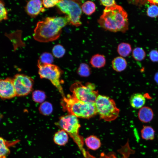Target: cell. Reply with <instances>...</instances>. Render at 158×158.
Returning a JSON list of instances; mask_svg holds the SVG:
<instances>
[{
  "label": "cell",
  "mask_w": 158,
  "mask_h": 158,
  "mask_svg": "<svg viewBox=\"0 0 158 158\" xmlns=\"http://www.w3.org/2000/svg\"><path fill=\"white\" fill-rule=\"evenodd\" d=\"M97 22L103 28L111 32L125 33L128 29V14L121 6L117 4L105 7Z\"/></svg>",
  "instance_id": "1"
},
{
  "label": "cell",
  "mask_w": 158,
  "mask_h": 158,
  "mask_svg": "<svg viewBox=\"0 0 158 158\" xmlns=\"http://www.w3.org/2000/svg\"><path fill=\"white\" fill-rule=\"evenodd\" d=\"M69 23L66 16L47 17L37 23L33 37L36 41L42 42L55 40L60 37L62 28Z\"/></svg>",
  "instance_id": "2"
},
{
  "label": "cell",
  "mask_w": 158,
  "mask_h": 158,
  "mask_svg": "<svg viewBox=\"0 0 158 158\" xmlns=\"http://www.w3.org/2000/svg\"><path fill=\"white\" fill-rule=\"evenodd\" d=\"M62 105L64 110H66L69 114L77 118H89L97 114L95 103L79 100L72 95L63 97Z\"/></svg>",
  "instance_id": "3"
},
{
  "label": "cell",
  "mask_w": 158,
  "mask_h": 158,
  "mask_svg": "<svg viewBox=\"0 0 158 158\" xmlns=\"http://www.w3.org/2000/svg\"><path fill=\"white\" fill-rule=\"evenodd\" d=\"M55 125L61 129L64 130L81 150H83V138L79 133L80 127L78 118L73 115H68L60 117Z\"/></svg>",
  "instance_id": "4"
},
{
  "label": "cell",
  "mask_w": 158,
  "mask_h": 158,
  "mask_svg": "<svg viewBox=\"0 0 158 158\" xmlns=\"http://www.w3.org/2000/svg\"><path fill=\"white\" fill-rule=\"evenodd\" d=\"M95 104L100 118L105 121H112L118 116L120 110L114 100L109 97L99 95Z\"/></svg>",
  "instance_id": "5"
},
{
  "label": "cell",
  "mask_w": 158,
  "mask_h": 158,
  "mask_svg": "<svg viewBox=\"0 0 158 158\" xmlns=\"http://www.w3.org/2000/svg\"><path fill=\"white\" fill-rule=\"evenodd\" d=\"M82 3L78 0H60L56 6L60 11L66 15L69 23L76 27L80 26L82 14Z\"/></svg>",
  "instance_id": "6"
},
{
  "label": "cell",
  "mask_w": 158,
  "mask_h": 158,
  "mask_svg": "<svg viewBox=\"0 0 158 158\" xmlns=\"http://www.w3.org/2000/svg\"><path fill=\"white\" fill-rule=\"evenodd\" d=\"M70 90L72 95L77 99L85 102L95 103L99 95L95 84L89 82L83 85L77 82L71 85Z\"/></svg>",
  "instance_id": "7"
},
{
  "label": "cell",
  "mask_w": 158,
  "mask_h": 158,
  "mask_svg": "<svg viewBox=\"0 0 158 158\" xmlns=\"http://www.w3.org/2000/svg\"><path fill=\"white\" fill-rule=\"evenodd\" d=\"M37 66L40 77L49 80L56 88L63 97L65 96L60 81L61 73L60 68L52 64H42L39 62Z\"/></svg>",
  "instance_id": "8"
},
{
  "label": "cell",
  "mask_w": 158,
  "mask_h": 158,
  "mask_svg": "<svg viewBox=\"0 0 158 158\" xmlns=\"http://www.w3.org/2000/svg\"><path fill=\"white\" fill-rule=\"evenodd\" d=\"M16 96L26 95L32 90L33 79L30 77L21 74L16 75L13 79Z\"/></svg>",
  "instance_id": "9"
},
{
  "label": "cell",
  "mask_w": 158,
  "mask_h": 158,
  "mask_svg": "<svg viewBox=\"0 0 158 158\" xmlns=\"http://www.w3.org/2000/svg\"><path fill=\"white\" fill-rule=\"evenodd\" d=\"M16 96L13 79L7 78L0 79V97L9 99Z\"/></svg>",
  "instance_id": "10"
},
{
  "label": "cell",
  "mask_w": 158,
  "mask_h": 158,
  "mask_svg": "<svg viewBox=\"0 0 158 158\" xmlns=\"http://www.w3.org/2000/svg\"><path fill=\"white\" fill-rule=\"evenodd\" d=\"M42 1L40 0H33L29 1L25 7L27 13L30 16L34 17L38 15L44 10L42 7Z\"/></svg>",
  "instance_id": "11"
},
{
  "label": "cell",
  "mask_w": 158,
  "mask_h": 158,
  "mask_svg": "<svg viewBox=\"0 0 158 158\" xmlns=\"http://www.w3.org/2000/svg\"><path fill=\"white\" fill-rule=\"evenodd\" d=\"M18 140L7 141L0 137V158H7L10 153V147L16 144Z\"/></svg>",
  "instance_id": "12"
},
{
  "label": "cell",
  "mask_w": 158,
  "mask_h": 158,
  "mask_svg": "<svg viewBox=\"0 0 158 158\" xmlns=\"http://www.w3.org/2000/svg\"><path fill=\"white\" fill-rule=\"evenodd\" d=\"M138 118L143 123H147L150 122L154 117L152 110L147 106H143L140 109L138 112Z\"/></svg>",
  "instance_id": "13"
},
{
  "label": "cell",
  "mask_w": 158,
  "mask_h": 158,
  "mask_svg": "<svg viewBox=\"0 0 158 158\" xmlns=\"http://www.w3.org/2000/svg\"><path fill=\"white\" fill-rule=\"evenodd\" d=\"M146 102L144 96L140 93L133 94L130 99L131 106L135 109H140L144 106Z\"/></svg>",
  "instance_id": "14"
},
{
  "label": "cell",
  "mask_w": 158,
  "mask_h": 158,
  "mask_svg": "<svg viewBox=\"0 0 158 158\" xmlns=\"http://www.w3.org/2000/svg\"><path fill=\"white\" fill-rule=\"evenodd\" d=\"M68 135L63 130L61 129L56 132L53 137L54 142L59 146L65 145L68 142Z\"/></svg>",
  "instance_id": "15"
},
{
  "label": "cell",
  "mask_w": 158,
  "mask_h": 158,
  "mask_svg": "<svg viewBox=\"0 0 158 158\" xmlns=\"http://www.w3.org/2000/svg\"><path fill=\"white\" fill-rule=\"evenodd\" d=\"M126 60L121 56H117L112 61V65L113 69L117 72H121L124 70L127 66Z\"/></svg>",
  "instance_id": "16"
},
{
  "label": "cell",
  "mask_w": 158,
  "mask_h": 158,
  "mask_svg": "<svg viewBox=\"0 0 158 158\" xmlns=\"http://www.w3.org/2000/svg\"><path fill=\"white\" fill-rule=\"evenodd\" d=\"M90 63L93 67L100 68L104 67L105 65L106 60L104 56L97 54L94 55L91 57Z\"/></svg>",
  "instance_id": "17"
},
{
  "label": "cell",
  "mask_w": 158,
  "mask_h": 158,
  "mask_svg": "<svg viewBox=\"0 0 158 158\" xmlns=\"http://www.w3.org/2000/svg\"><path fill=\"white\" fill-rule=\"evenodd\" d=\"M86 146L92 150H96L100 148L101 142L100 139L95 136L91 135L87 137L85 140Z\"/></svg>",
  "instance_id": "18"
},
{
  "label": "cell",
  "mask_w": 158,
  "mask_h": 158,
  "mask_svg": "<svg viewBox=\"0 0 158 158\" xmlns=\"http://www.w3.org/2000/svg\"><path fill=\"white\" fill-rule=\"evenodd\" d=\"M142 139L146 140H152L154 138L155 131L151 126H144L141 130Z\"/></svg>",
  "instance_id": "19"
},
{
  "label": "cell",
  "mask_w": 158,
  "mask_h": 158,
  "mask_svg": "<svg viewBox=\"0 0 158 158\" xmlns=\"http://www.w3.org/2000/svg\"><path fill=\"white\" fill-rule=\"evenodd\" d=\"M132 51L130 45L127 43L121 42L117 47V51L122 57H126L129 55Z\"/></svg>",
  "instance_id": "20"
},
{
  "label": "cell",
  "mask_w": 158,
  "mask_h": 158,
  "mask_svg": "<svg viewBox=\"0 0 158 158\" xmlns=\"http://www.w3.org/2000/svg\"><path fill=\"white\" fill-rule=\"evenodd\" d=\"M81 8L83 13L87 15H91L95 12L96 6L94 2L88 1L82 4Z\"/></svg>",
  "instance_id": "21"
},
{
  "label": "cell",
  "mask_w": 158,
  "mask_h": 158,
  "mask_svg": "<svg viewBox=\"0 0 158 158\" xmlns=\"http://www.w3.org/2000/svg\"><path fill=\"white\" fill-rule=\"evenodd\" d=\"M77 73L81 76L86 77L90 75L91 70L87 64L85 63H82L80 64L78 69Z\"/></svg>",
  "instance_id": "22"
},
{
  "label": "cell",
  "mask_w": 158,
  "mask_h": 158,
  "mask_svg": "<svg viewBox=\"0 0 158 158\" xmlns=\"http://www.w3.org/2000/svg\"><path fill=\"white\" fill-rule=\"evenodd\" d=\"M40 113L44 115H49L53 111V107L51 104L49 102H45L41 104L39 108Z\"/></svg>",
  "instance_id": "23"
},
{
  "label": "cell",
  "mask_w": 158,
  "mask_h": 158,
  "mask_svg": "<svg viewBox=\"0 0 158 158\" xmlns=\"http://www.w3.org/2000/svg\"><path fill=\"white\" fill-rule=\"evenodd\" d=\"M146 54L144 50L142 48L137 47L134 48L132 51V56L137 61H140L145 58Z\"/></svg>",
  "instance_id": "24"
},
{
  "label": "cell",
  "mask_w": 158,
  "mask_h": 158,
  "mask_svg": "<svg viewBox=\"0 0 158 158\" xmlns=\"http://www.w3.org/2000/svg\"><path fill=\"white\" fill-rule=\"evenodd\" d=\"M53 61L52 55L48 52H44L40 56L38 62L42 64H51Z\"/></svg>",
  "instance_id": "25"
},
{
  "label": "cell",
  "mask_w": 158,
  "mask_h": 158,
  "mask_svg": "<svg viewBox=\"0 0 158 158\" xmlns=\"http://www.w3.org/2000/svg\"><path fill=\"white\" fill-rule=\"evenodd\" d=\"M46 97L44 92L41 91L37 90L32 93V99L34 101L37 103H42L45 99Z\"/></svg>",
  "instance_id": "26"
},
{
  "label": "cell",
  "mask_w": 158,
  "mask_h": 158,
  "mask_svg": "<svg viewBox=\"0 0 158 158\" xmlns=\"http://www.w3.org/2000/svg\"><path fill=\"white\" fill-rule=\"evenodd\" d=\"M52 53L53 55L57 58H60L64 55L66 51L63 47L60 44H57L53 48Z\"/></svg>",
  "instance_id": "27"
},
{
  "label": "cell",
  "mask_w": 158,
  "mask_h": 158,
  "mask_svg": "<svg viewBox=\"0 0 158 158\" xmlns=\"http://www.w3.org/2000/svg\"><path fill=\"white\" fill-rule=\"evenodd\" d=\"M147 15L151 18H155L158 16V6L156 5L151 4L147 10Z\"/></svg>",
  "instance_id": "28"
},
{
  "label": "cell",
  "mask_w": 158,
  "mask_h": 158,
  "mask_svg": "<svg viewBox=\"0 0 158 158\" xmlns=\"http://www.w3.org/2000/svg\"><path fill=\"white\" fill-rule=\"evenodd\" d=\"M8 19V12L4 2L0 0V22Z\"/></svg>",
  "instance_id": "29"
},
{
  "label": "cell",
  "mask_w": 158,
  "mask_h": 158,
  "mask_svg": "<svg viewBox=\"0 0 158 158\" xmlns=\"http://www.w3.org/2000/svg\"><path fill=\"white\" fill-rule=\"evenodd\" d=\"M60 0H44L42 1L43 4L46 8H48L56 5Z\"/></svg>",
  "instance_id": "30"
},
{
  "label": "cell",
  "mask_w": 158,
  "mask_h": 158,
  "mask_svg": "<svg viewBox=\"0 0 158 158\" xmlns=\"http://www.w3.org/2000/svg\"><path fill=\"white\" fill-rule=\"evenodd\" d=\"M101 4L106 7H109L113 6L116 4L114 0H99Z\"/></svg>",
  "instance_id": "31"
},
{
  "label": "cell",
  "mask_w": 158,
  "mask_h": 158,
  "mask_svg": "<svg viewBox=\"0 0 158 158\" xmlns=\"http://www.w3.org/2000/svg\"><path fill=\"white\" fill-rule=\"evenodd\" d=\"M150 58L151 61L158 62V51L155 50H152L149 53Z\"/></svg>",
  "instance_id": "32"
},
{
  "label": "cell",
  "mask_w": 158,
  "mask_h": 158,
  "mask_svg": "<svg viewBox=\"0 0 158 158\" xmlns=\"http://www.w3.org/2000/svg\"><path fill=\"white\" fill-rule=\"evenodd\" d=\"M148 1L151 4H153L156 5H158V0H148Z\"/></svg>",
  "instance_id": "33"
},
{
  "label": "cell",
  "mask_w": 158,
  "mask_h": 158,
  "mask_svg": "<svg viewBox=\"0 0 158 158\" xmlns=\"http://www.w3.org/2000/svg\"><path fill=\"white\" fill-rule=\"evenodd\" d=\"M154 79L156 82L158 83V73H156L155 75Z\"/></svg>",
  "instance_id": "34"
},
{
  "label": "cell",
  "mask_w": 158,
  "mask_h": 158,
  "mask_svg": "<svg viewBox=\"0 0 158 158\" xmlns=\"http://www.w3.org/2000/svg\"></svg>",
  "instance_id": "35"
}]
</instances>
